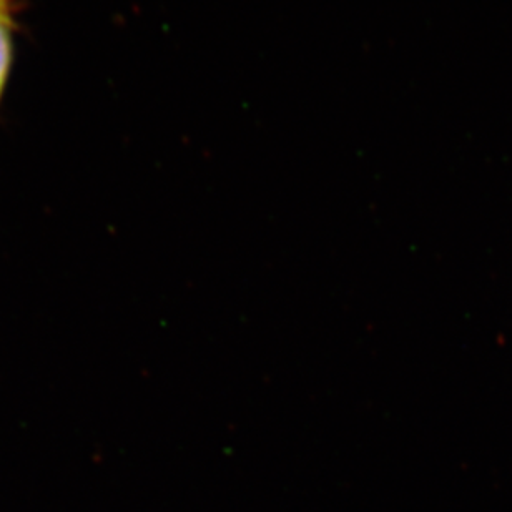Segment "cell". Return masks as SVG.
Listing matches in <instances>:
<instances>
[{"label":"cell","mask_w":512,"mask_h":512,"mask_svg":"<svg viewBox=\"0 0 512 512\" xmlns=\"http://www.w3.org/2000/svg\"><path fill=\"white\" fill-rule=\"evenodd\" d=\"M15 0H0V97L5 89L10 62H12V45L15 30Z\"/></svg>","instance_id":"obj_1"}]
</instances>
